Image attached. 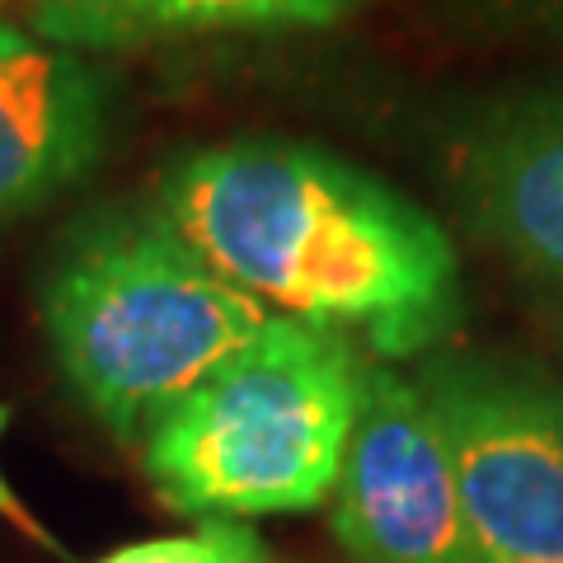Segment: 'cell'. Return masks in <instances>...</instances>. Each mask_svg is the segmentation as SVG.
<instances>
[{"instance_id":"6","label":"cell","mask_w":563,"mask_h":563,"mask_svg":"<svg viewBox=\"0 0 563 563\" xmlns=\"http://www.w3.org/2000/svg\"><path fill=\"white\" fill-rule=\"evenodd\" d=\"M474 235L563 296V80L488 99L455 146Z\"/></svg>"},{"instance_id":"7","label":"cell","mask_w":563,"mask_h":563,"mask_svg":"<svg viewBox=\"0 0 563 563\" xmlns=\"http://www.w3.org/2000/svg\"><path fill=\"white\" fill-rule=\"evenodd\" d=\"M109 136V85L76 52H0V221L76 184Z\"/></svg>"},{"instance_id":"4","label":"cell","mask_w":563,"mask_h":563,"mask_svg":"<svg viewBox=\"0 0 563 563\" xmlns=\"http://www.w3.org/2000/svg\"><path fill=\"white\" fill-rule=\"evenodd\" d=\"M418 390L479 563H563V395L498 357H437Z\"/></svg>"},{"instance_id":"10","label":"cell","mask_w":563,"mask_h":563,"mask_svg":"<svg viewBox=\"0 0 563 563\" xmlns=\"http://www.w3.org/2000/svg\"><path fill=\"white\" fill-rule=\"evenodd\" d=\"M5 404H0V432H5ZM0 517H5V521H14V526H20V531H29L33 540H47L43 536V526L38 521H33V512H29V507L20 503V498H14V488L5 484V474H0Z\"/></svg>"},{"instance_id":"12","label":"cell","mask_w":563,"mask_h":563,"mask_svg":"<svg viewBox=\"0 0 563 563\" xmlns=\"http://www.w3.org/2000/svg\"><path fill=\"white\" fill-rule=\"evenodd\" d=\"M29 38H24V33H14L5 20H0V52H14V47H24Z\"/></svg>"},{"instance_id":"11","label":"cell","mask_w":563,"mask_h":563,"mask_svg":"<svg viewBox=\"0 0 563 563\" xmlns=\"http://www.w3.org/2000/svg\"><path fill=\"white\" fill-rule=\"evenodd\" d=\"M544 24H550L563 38V0H544Z\"/></svg>"},{"instance_id":"1","label":"cell","mask_w":563,"mask_h":563,"mask_svg":"<svg viewBox=\"0 0 563 563\" xmlns=\"http://www.w3.org/2000/svg\"><path fill=\"white\" fill-rule=\"evenodd\" d=\"M188 250L273 314L376 357H418L461 324V258L418 202L306 141L240 136L165 174Z\"/></svg>"},{"instance_id":"9","label":"cell","mask_w":563,"mask_h":563,"mask_svg":"<svg viewBox=\"0 0 563 563\" xmlns=\"http://www.w3.org/2000/svg\"><path fill=\"white\" fill-rule=\"evenodd\" d=\"M99 563H268V544L244 521H202L184 536L122 544Z\"/></svg>"},{"instance_id":"8","label":"cell","mask_w":563,"mask_h":563,"mask_svg":"<svg viewBox=\"0 0 563 563\" xmlns=\"http://www.w3.org/2000/svg\"><path fill=\"white\" fill-rule=\"evenodd\" d=\"M362 0H33L29 24L66 52H122L207 33L329 29Z\"/></svg>"},{"instance_id":"5","label":"cell","mask_w":563,"mask_h":563,"mask_svg":"<svg viewBox=\"0 0 563 563\" xmlns=\"http://www.w3.org/2000/svg\"><path fill=\"white\" fill-rule=\"evenodd\" d=\"M333 536L357 563H479L451 451L418 380L362 376L357 428L333 484Z\"/></svg>"},{"instance_id":"3","label":"cell","mask_w":563,"mask_h":563,"mask_svg":"<svg viewBox=\"0 0 563 563\" xmlns=\"http://www.w3.org/2000/svg\"><path fill=\"white\" fill-rule=\"evenodd\" d=\"M362 376L347 339L273 314L141 437L161 503L198 521L320 507L357 428Z\"/></svg>"},{"instance_id":"2","label":"cell","mask_w":563,"mask_h":563,"mask_svg":"<svg viewBox=\"0 0 563 563\" xmlns=\"http://www.w3.org/2000/svg\"><path fill=\"white\" fill-rule=\"evenodd\" d=\"M268 320L273 310L188 250L161 207L85 217L43 282L52 357L122 442H141Z\"/></svg>"}]
</instances>
